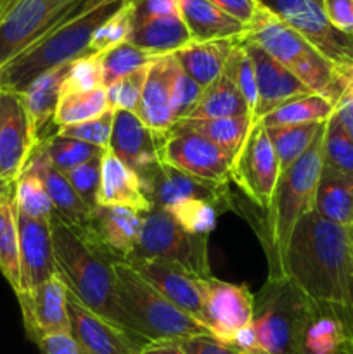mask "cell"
<instances>
[{
  "label": "cell",
  "mask_w": 353,
  "mask_h": 354,
  "mask_svg": "<svg viewBox=\"0 0 353 354\" xmlns=\"http://www.w3.org/2000/svg\"><path fill=\"white\" fill-rule=\"evenodd\" d=\"M40 354H87L85 349L71 334H57L37 342Z\"/></svg>",
  "instance_id": "cell-54"
},
{
  "label": "cell",
  "mask_w": 353,
  "mask_h": 354,
  "mask_svg": "<svg viewBox=\"0 0 353 354\" xmlns=\"http://www.w3.org/2000/svg\"><path fill=\"white\" fill-rule=\"evenodd\" d=\"M100 158L92 159V161L85 162V165L64 173L66 178L71 183V187L78 194L80 199L92 211L99 206L97 204V196H99L100 189Z\"/></svg>",
  "instance_id": "cell-49"
},
{
  "label": "cell",
  "mask_w": 353,
  "mask_h": 354,
  "mask_svg": "<svg viewBox=\"0 0 353 354\" xmlns=\"http://www.w3.org/2000/svg\"><path fill=\"white\" fill-rule=\"evenodd\" d=\"M83 2L85 0H3L0 10V68Z\"/></svg>",
  "instance_id": "cell-9"
},
{
  "label": "cell",
  "mask_w": 353,
  "mask_h": 354,
  "mask_svg": "<svg viewBox=\"0 0 353 354\" xmlns=\"http://www.w3.org/2000/svg\"><path fill=\"white\" fill-rule=\"evenodd\" d=\"M266 10L307 38L332 64L353 62V38L329 24L318 0H258Z\"/></svg>",
  "instance_id": "cell-12"
},
{
  "label": "cell",
  "mask_w": 353,
  "mask_h": 354,
  "mask_svg": "<svg viewBox=\"0 0 353 354\" xmlns=\"http://www.w3.org/2000/svg\"><path fill=\"white\" fill-rule=\"evenodd\" d=\"M99 55L100 68H102L104 88L116 83L123 76L130 75V73L137 71V69L144 68V66H149L154 59H158L156 55L135 47L130 41H123V44L116 45V47L109 48V50L102 52Z\"/></svg>",
  "instance_id": "cell-38"
},
{
  "label": "cell",
  "mask_w": 353,
  "mask_h": 354,
  "mask_svg": "<svg viewBox=\"0 0 353 354\" xmlns=\"http://www.w3.org/2000/svg\"><path fill=\"white\" fill-rule=\"evenodd\" d=\"M244 38L262 47L270 57L289 69L305 86L336 102L341 99L334 64L305 37L287 26L262 6L258 16L246 30Z\"/></svg>",
  "instance_id": "cell-6"
},
{
  "label": "cell",
  "mask_w": 353,
  "mask_h": 354,
  "mask_svg": "<svg viewBox=\"0 0 353 354\" xmlns=\"http://www.w3.org/2000/svg\"><path fill=\"white\" fill-rule=\"evenodd\" d=\"M348 230H350V235H352V239H353V223H352V227L348 228Z\"/></svg>",
  "instance_id": "cell-61"
},
{
  "label": "cell",
  "mask_w": 353,
  "mask_h": 354,
  "mask_svg": "<svg viewBox=\"0 0 353 354\" xmlns=\"http://www.w3.org/2000/svg\"><path fill=\"white\" fill-rule=\"evenodd\" d=\"M301 354H311V353H308V351H305V349H303V351H301Z\"/></svg>",
  "instance_id": "cell-63"
},
{
  "label": "cell",
  "mask_w": 353,
  "mask_h": 354,
  "mask_svg": "<svg viewBox=\"0 0 353 354\" xmlns=\"http://www.w3.org/2000/svg\"><path fill=\"white\" fill-rule=\"evenodd\" d=\"M314 303L287 277H269L255 296L253 330L263 354H301Z\"/></svg>",
  "instance_id": "cell-7"
},
{
  "label": "cell",
  "mask_w": 353,
  "mask_h": 354,
  "mask_svg": "<svg viewBox=\"0 0 353 354\" xmlns=\"http://www.w3.org/2000/svg\"><path fill=\"white\" fill-rule=\"evenodd\" d=\"M114 275L120 327L142 344L179 342L194 335L210 334L196 318L170 303L130 263H114Z\"/></svg>",
  "instance_id": "cell-4"
},
{
  "label": "cell",
  "mask_w": 353,
  "mask_h": 354,
  "mask_svg": "<svg viewBox=\"0 0 353 354\" xmlns=\"http://www.w3.org/2000/svg\"><path fill=\"white\" fill-rule=\"evenodd\" d=\"M14 190V183L12 182H7L6 178H2L0 176V199H3V197L7 196V194H10Z\"/></svg>",
  "instance_id": "cell-58"
},
{
  "label": "cell",
  "mask_w": 353,
  "mask_h": 354,
  "mask_svg": "<svg viewBox=\"0 0 353 354\" xmlns=\"http://www.w3.org/2000/svg\"><path fill=\"white\" fill-rule=\"evenodd\" d=\"M102 86V68H100V55L90 54L69 62L68 73L62 82L61 93L89 92Z\"/></svg>",
  "instance_id": "cell-45"
},
{
  "label": "cell",
  "mask_w": 353,
  "mask_h": 354,
  "mask_svg": "<svg viewBox=\"0 0 353 354\" xmlns=\"http://www.w3.org/2000/svg\"><path fill=\"white\" fill-rule=\"evenodd\" d=\"M173 54L154 59L145 80L144 92L135 114L138 120L159 138H165L173 128L175 120L172 113V68Z\"/></svg>",
  "instance_id": "cell-24"
},
{
  "label": "cell",
  "mask_w": 353,
  "mask_h": 354,
  "mask_svg": "<svg viewBox=\"0 0 353 354\" xmlns=\"http://www.w3.org/2000/svg\"><path fill=\"white\" fill-rule=\"evenodd\" d=\"M2 6H3V0H0V10H2Z\"/></svg>",
  "instance_id": "cell-62"
},
{
  "label": "cell",
  "mask_w": 353,
  "mask_h": 354,
  "mask_svg": "<svg viewBox=\"0 0 353 354\" xmlns=\"http://www.w3.org/2000/svg\"><path fill=\"white\" fill-rule=\"evenodd\" d=\"M334 73L341 90V99H353V62L334 64Z\"/></svg>",
  "instance_id": "cell-55"
},
{
  "label": "cell",
  "mask_w": 353,
  "mask_h": 354,
  "mask_svg": "<svg viewBox=\"0 0 353 354\" xmlns=\"http://www.w3.org/2000/svg\"><path fill=\"white\" fill-rule=\"evenodd\" d=\"M71 335L87 354H142L145 344L106 318L87 310L68 290Z\"/></svg>",
  "instance_id": "cell-18"
},
{
  "label": "cell",
  "mask_w": 353,
  "mask_h": 354,
  "mask_svg": "<svg viewBox=\"0 0 353 354\" xmlns=\"http://www.w3.org/2000/svg\"><path fill=\"white\" fill-rule=\"evenodd\" d=\"M97 204L127 207L141 214H147L154 209L142 189L137 173L121 162L109 149H106L100 158V189Z\"/></svg>",
  "instance_id": "cell-25"
},
{
  "label": "cell",
  "mask_w": 353,
  "mask_h": 354,
  "mask_svg": "<svg viewBox=\"0 0 353 354\" xmlns=\"http://www.w3.org/2000/svg\"><path fill=\"white\" fill-rule=\"evenodd\" d=\"M314 211L325 220L350 228L353 223V175L325 166L315 192Z\"/></svg>",
  "instance_id": "cell-29"
},
{
  "label": "cell",
  "mask_w": 353,
  "mask_h": 354,
  "mask_svg": "<svg viewBox=\"0 0 353 354\" xmlns=\"http://www.w3.org/2000/svg\"><path fill=\"white\" fill-rule=\"evenodd\" d=\"M145 196L156 209H168L180 201H210L227 207V185L199 180L175 168L161 165L142 183Z\"/></svg>",
  "instance_id": "cell-21"
},
{
  "label": "cell",
  "mask_w": 353,
  "mask_h": 354,
  "mask_svg": "<svg viewBox=\"0 0 353 354\" xmlns=\"http://www.w3.org/2000/svg\"><path fill=\"white\" fill-rule=\"evenodd\" d=\"M23 171H31L44 182L48 197L54 204V213L78 230H85L92 220V209L83 203L68 182L66 175L51 162L40 144L33 149Z\"/></svg>",
  "instance_id": "cell-23"
},
{
  "label": "cell",
  "mask_w": 353,
  "mask_h": 354,
  "mask_svg": "<svg viewBox=\"0 0 353 354\" xmlns=\"http://www.w3.org/2000/svg\"><path fill=\"white\" fill-rule=\"evenodd\" d=\"M221 206L210 201H180L173 204L166 213L172 214L173 220L185 232L194 235H210L217 227V216Z\"/></svg>",
  "instance_id": "cell-40"
},
{
  "label": "cell",
  "mask_w": 353,
  "mask_h": 354,
  "mask_svg": "<svg viewBox=\"0 0 353 354\" xmlns=\"http://www.w3.org/2000/svg\"><path fill=\"white\" fill-rule=\"evenodd\" d=\"M203 86L197 85L175 59L172 68V113L175 123L185 120L192 113L203 95Z\"/></svg>",
  "instance_id": "cell-47"
},
{
  "label": "cell",
  "mask_w": 353,
  "mask_h": 354,
  "mask_svg": "<svg viewBox=\"0 0 353 354\" xmlns=\"http://www.w3.org/2000/svg\"><path fill=\"white\" fill-rule=\"evenodd\" d=\"M322 10L334 30L353 38V0H322Z\"/></svg>",
  "instance_id": "cell-50"
},
{
  "label": "cell",
  "mask_w": 353,
  "mask_h": 354,
  "mask_svg": "<svg viewBox=\"0 0 353 354\" xmlns=\"http://www.w3.org/2000/svg\"><path fill=\"white\" fill-rule=\"evenodd\" d=\"M336 113V102L320 93H308L287 100L265 118L262 123L265 127H286V124H310L325 123Z\"/></svg>",
  "instance_id": "cell-34"
},
{
  "label": "cell",
  "mask_w": 353,
  "mask_h": 354,
  "mask_svg": "<svg viewBox=\"0 0 353 354\" xmlns=\"http://www.w3.org/2000/svg\"><path fill=\"white\" fill-rule=\"evenodd\" d=\"M336 114H338L346 133L353 140V99H339L338 106H336Z\"/></svg>",
  "instance_id": "cell-56"
},
{
  "label": "cell",
  "mask_w": 353,
  "mask_h": 354,
  "mask_svg": "<svg viewBox=\"0 0 353 354\" xmlns=\"http://www.w3.org/2000/svg\"><path fill=\"white\" fill-rule=\"evenodd\" d=\"M172 14H180L176 0H135L134 21L172 16Z\"/></svg>",
  "instance_id": "cell-53"
},
{
  "label": "cell",
  "mask_w": 353,
  "mask_h": 354,
  "mask_svg": "<svg viewBox=\"0 0 353 354\" xmlns=\"http://www.w3.org/2000/svg\"><path fill=\"white\" fill-rule=\"evenodd\" d=\"M210 2L217 6L221 12L244 24L246 30L256 19L262 9V3L258 0H210Z\"/></svg>",
  "instance_id": "cell-51"
},
{
  "label": "cell",
  "mask_w": 353,
  "mask_h": 354,
  "mask_svg": "<svg viewBox=\"0 0 353 354\" xmlns=\"http://www.w3.org/2000/svg\"><path fill=\"white\" fill-rule=\"evenodd\" d=\"M128 263L170 303L203 324V297H201L197 277L176 263L165 261V259H134Z\"/></svg>",
  "instance_id": "cell-22"
},
{
  "label": "cell",
  "mask_w": 353,
  "mask_h": 354,
  "mask_svg": "<svg viewBox=\"0 0 353 354\" xmlns=\"http://www.w3.org/2000/svg\"><path fill=\"white\" fill-rule=\"evenodd\" d=\"M224 71L234 80L239 92H241L242 99H244L246 104H248L249 114H251L253 120H255L256 104H258V90H256L255 68H253L251 59H249L248 52H246V48L242 47L241 41H239V44L235 45L234 50H232Z\"/></svg>",
  "instance_id": "cell-44"
},
{
  "label": "cell",
  "mask_w": 353,
  "mask_h": 354,
  "mask_svg": "<svg viewBox=\"0 0 353 354\" xmlns=\"http://www.w3.org/2000/svg\"><path fill=\"white\" fill-rule=\"evenodd\" d=\"M161 165L175 168L199 180L227 185L232 159L203 135L173 127L159 144Z\"/></svg>",
  "instance_id": "cell-11"
},
{
  "label": "cell",
  "mask_w": 353,
  "mask_h": 354,
  "mask_svg": "<svg viewBox=\"0 0 353 354\" xmlns=\"http://www.w3.org/2000/svg\"><path fill=\"white\" fill-rule=\"evenodd\" d=\"M144 214L127 207L97 206L92 220L82 232L92 244L106 251L114 261H130L137 248Z\"/></svg>",
  "instance_id": "cell-19"
},
{
  "label": "cell",
  "mask_w": 353,
  "mask_h": 354,
  "mask_svg": "<svg viewBox=\"0 0 353 354\" xmlns=\"http://www.w3.org/2000/svg\"><path fill=\"white\" fill-rule=\"evenodd\" d=\"M280 176L279 159L262 121H255L232 159L230 182H234L253 203L269 211Z\"/></svg>",
  "instance_id": "cell-10"
},
{
  "label": "cell",
  "mask_w": 353,
  "mask_h": 354,
  "mask_svg": "<svg viewBox=\"0 0 353 354\" xmlns=\"http://www.w3.org/2000/svg\"><path fill=\"white\" fill-rule=\"evenodd\" d=\"M142 354H185L179 342H154V344H147L142 349Z\"/></svg>",
  "instance_id": "cell-57"
},
{
  "label": "cell",
  "mask_w": 353,
  "mask_h": 354,
  "mask_svg": "<svg viewBox=\"0 0 353 354\" xmlns=\"http://www.w3.org/2000/svg\"><path fill=\"white\" fill-rule=\"evenodd\" d=\"M346 341L352 339L341 315L332 308L314 303V311L303 339L305 351L311 354H338Z\"/></svg>",
  "instance_id": "cell-32"
},
{
  "label": "cell",
  "mask_w": 353,
  "mask_h": 354,
  "mask_svg": "<svg viewBox=\"0 0 353 354\" xmlns=\"http://www.w3.org/2000/svg\"><path fill=\"white\" fill-rule=\"evenodd\" d=\"M325 123L322 124L308 151L289 169L280 173L277 182L272 204L266 211L270 277L280 275V266L294 227L305 214L314 211L315 192L324 168Z\"/></svg>",
  "instance_id": "cell-5"
},
{
  "label": "cell",
  "mask_w": 353,
  "mask_h": 354,
  "mask_svg": "<svg viewBox=\"0 0 353 354\" xmlns=\"http://www.w3.org/2000/svg\"><path fill=\"white\" fill-rule=\"evenodd\" d=\"M113 121H114V109L106 111L102 116L96 120L85 121L80 124H71V127H61L55 130V133L61 137L75 138V140L85 142V144L96 145V147L109 149L111 133H113Z\"/></svg>",
  "instance_id": "cell-48"
},
{
  "label": "cell",
  "mask_w": 353,
  "mask_h": 354,
  "mask_svg": "<svg viewBox=\"0 0 353 354\" xmlns=\"http://www.w3.org/2000/svg\"><path fill=\"white\" fill-rule=\"evenodd\" d=\"M128 2L130 0H85L0 68V90L21 93L38 76L90 55L89 45L97 28Z\"/></svg>",
  "instance_id": "cell-2"
},
{
  "label": "cell",
  "mask_w": 353,
  "mask_h": 354,
  "mask_svg": "<svg viewBox=\"0 0 353 354\" xmlns=\"http://www.w3.org/2000/svg\"><path fill=\"white\" fill-rule=\"evenodd\" d=\"M51 227L55 275L87 310L120 327L114 275L118 261L55 213Z\"/></svg>",
  "instance_id": "cell-3"
},
{
  "label": "cell",
  "mask_w": 353,
  "mask_h": 354,
  "mask_svg": "<svg viewBox=\"0 0 353 354\" xmlns=\"http://www.w3.org/2000/svg\"><path fill=\"white\" fill-rule=\"evenodd\" d=\"M151 64L144 66V68L123 76V78L118 80L116 83L107 86V100H109L111 109L128 111V113H135V111H137L142 92H144L145 80H147L149 69H151Z\"/></svg>",
  "instance_id": "cell-46"
},
{
  "label": "cell",
  "mask_w": 353,
  "mask_h": 354,
  "mask_svg": "<svg viewBox=\"0 0 353 354\" xmlns=\"http://www.w3.org/2000/svg\"><path fill=\"white\" fill-rule=\"evenodd\" d=\"M324 165L353 175V140L336 113L325 123Z\"/></svg>",
  "instance_id": "cell-43"
},
{
  "label": "cell",
  "mask_w": 353,
  "mask_h": 354,
  "mask_svg": "<svg viewBox=\"0 0 353 354\" xmlns=\"http://www.w3.org/2000/svg\"><path fill=\"white\" fill-rule=\"evenodd\" d=\"M0 273L10 289L21 292L19 232H17V206L14 190L0 199Z\"/></svg>",
  "instance_id": "cell-33"
},
{
  "label": "cell",
  "mask_w": 353,
  "mask_h": 354,
  "mask_svg": "<svg viewBox=\"0 0 353 354\" xmlns=\"http://www.w3.org/2000/svg\"><path fill=\"white\" fill-rule=\"evenodd\" d=\"M338 354H353V341H346Z\"/></svg>",
  "instance_id": "cell-59"
},
{
  "label": "cell",
  "mask_w": 353,
  "mask_h": 354,
  "mask_svg": "<svg viewBox=\"0 0 353 354\" xmlns=\"http://www.w3.org/2000/svg\"><path fill=\"white\" fill-rule=\"evenodd\" d=\"M134 12H135V0H130L127 6L121 7L118 12L107 21H104L90 40L89 52L90 54H102L116 45L128 41V37L134 28Z\"/></svg>",
  "instance_id": "cell-42"
},
{
  "label": "cell",
  "mask_w": 353,
  "mask_h": 354,
  "mask_svg": "<svg viewBox=\"0 0 353 354\" xmlns=\"http://www.w3.org/2000/svg\"><path fill=\"white\" fill-rule=\"evenodd\" d=\"M179 346L185 351V354H235L234 348L224 344L210 334L182 339V341H179Z\"/></svg>",
  "instance_id": "cell-52"
},
{
  "label": "cell",
  "mask_w": 353,
  "mask_h": 354,
  "mask_svg": "<svg viewBox=\"0 0 353 354\" xmlns=\"http://www.w3.org/2000/svg\"><path fill=\"white\" fill-rule=\"evenodd\" d=\"M68 68L69 64L59 66V68L38 76L35 82H31L26 86L24 92H21L28 120H30L31 133H33L37 145L52 135L51 128L54 127V116L55 111H57L59 97H61V86Z\"/></svg>",
  "instance_id": "cell-26"
},
{
  "label": "cell",
  "mask_w": 353,
  "mask_h": 354,
  "mask_svg": "<svg viewBox=\"0 0 353 354\" xmlns=\"http://www.w3.org/2000/svg\"><path fill=\"white\" fill-rule=\"evenodd\" d=\"M255 123L253 116L235 118H221V120H206V121H179L173 127L183 128V130L194 131V133L203 135L210 142H213L217 147H220L230 159L237 154L248 135L249 128Z\"/></svg>",
  "instance_id": "cell-35"
},
{
  "label": "cell",
  "mask_w": 353,
  "mask_h": 354,
  "mask_svg": "<svg viewBox=\"0 0 353 354\" xmlns=\"http://www.w3.org/2000/svg\"><path fill=\"white\" fill-rule=\"evenodd\" d=\"M239 40L192 41L187 47L176 50L175 59L183 71L203 88L213 83L224 73L225 64Z\"/></svg>",
  "instance_id": "cell-30"
},
{
  "label": "cell",
  "mask_w": 353,
  "mask_h": 354,
  "mask_svg": "<svg viewBox=\"0 0 353 354\" xmlns=\"http://www.w3.org/2000/svg\"><path fill=\"white\" fill-rule=\"evenodd\" d=\"M318 2H320V3H322V0H318Z\"/></svg>",
  "instance_id": "cell-64"
},
{
  "label": "cell",
  "mask_w": 353,
  "mask_h": 354,
  "mask_svg": "<svg viewBox=\"0 0 353 354\" xmlns=\"http://www.w3.org/2000/svg\"><path fill=\"white\" fill-rule=\"evenodd\" d=\"M163 138L152 133L135 113L114 111L109 151L135 171L144 183L159 166V144Z\"/></svg>",
  "instance_id": "cell-16"
},
{
  "label": "cell",
  "mask_w": 353,
  "mask_h": 354,
  "mask_svg": "<svg viewBox=\"0 0 353 354\" xmlns=\"http://www.w3.org/2000/svg\"><path fill=\"white\" fill-rule=\"evenodd\" d=\"M109 109L107 90L104 86L89 90V92L61 93L54 116V127L57 130L61 127L85 123V121L102 116Z\"/></svg>",
  "instance_id": "cell-36"
},
{
  "label": "cell",
  "mask_w": 353,
  "mask_h": 354,
  "mask_svg": "<svg viewBox=\"0 0 353 354\" xmlns=\"http://www.w3.org/2000/svg\"><path fill=\"white\" fill-rule=\"evenodd\" d=\"M244 114H249L248 104L242 99L234 80L224 71L213 83H210L203 90V95H201L197 106L182 121L221 120V118L244 116Z\"/></svg>",
  "instance_id": "cell-31"
},
{
  "label": "cell",
  "mask_w": 353,
  "mask_h": 354,
  "mask_svg": "<svg viewBox=\"0 0 353 354\" xmlns=\"http://www.w3.org/2000/svg\"><path fill=\"white\" fill-rule=\"evenodd\" d=\"M40 145L44 147L45 154L48 156L52 165L62 173H68L78 166L85 165V162L92 161V159L100 158L104 152L102 149L96 147V145L85 144V142L75 140V138L61 137L55 131L44 142H40Z\"/></svg>",
  "instance_id": "cell-39"
},
{
  "label": "cell",
  "mask_w": 353,
  "mask_h": 354,
  "mask_svg": "<svg viewBox=\"0 0 353 354\" xmlns=\"http://www.w3.org/2000/svg\"><path fill=\"white\" fill-rule=\"evenodd\" d=\"M311 303L329 306L345 320L353 341V239L350 230L315 211L294 227L280 275Z\"/></svg>",
  "instance_id": "cell-1"
},
{
  "label": "cell",
  "mask_w": 353,
  "mask_h": 354,
  "mask_svg": "<svg viewBox=\"0 0 353 354\" xmlns=\"http://www.w3.org/2000/svg\"><path fill=\"white\" fill-rule=\"evenodd\" d=\"M128 41L156 57H161V55L175 54L176 50L192 44V37L182 16L172 14V16L134 21Z\"/></svg>",
  "instance_id": "cell-28"
},
{
  "label": "cell",
  "mask_w": 353,
  "mask_h": 354,
  "mask_svg": "<svg viewBox=\"0 0 353 354\" xmlns=\"http://www.w3.org/2000/svg\"><path fill=\"white\" fill-rule=\"evenodd\" d=\"M176 2L192 41L239 40L246 35L244 24L221 12L210 0H176Z\"/></svg>",
  "instance_id": "cell-27"
},
{
  "label": "cell",
  "mask_w": 353,
  "mask_h": 354,
  "mask_svg": "<svg viewBox=\"0 0 353 354\" xmlns=\"http://www.w3.org/2000/svg\"><path fill=\"white\" fill-rule=\"evenodd\" d=\"M152 258L176 263L197 279L211 277L206 235L189 234L172 214L156 207L142 218L141 235L130 261Z\"/></svg>",
  "instance_id": "cell-8"
},
{
  "label": "cell",
  "mask_w": 353,
  "mask_h": 354,
  "mask_svg": "<svg viewBox=\"0 0 353 354\" xmlns=\"http://www.w3.org/2000/svg\"><path fill=\"white\" fill-rule=\"evenodd\" d=\"M51 218H30L17 211L21 292L35 289L55 275Z\"/></svg>",
  "instance_id": "cell-20"
},
{
  "label": "cell",
  "mask_w": 353,
  "mask_h": 354,
  "mask_svg": "<svg viewBox=\"0 0 353 354\" xmlns=\"http://www.w3.org/2000/svg\"><path fill=\"white\" fill-rule=\"evenodd\" d=\"M17 211L30 218H51L54 204L48 197L44 182L35 173L23 171L14 183Z\"/></svg>",
  "instance_id": "cell-41"
},
{
  "label": "cell",
  "mask_w": 353,
  "mask_h": 354,
  "mask_svg": "<svg viewBox=\"0 0 353 354\" xmlns=\"http://www.w3.org/2000/svg\"><path fill=\"white\" fill-rule=\"evenodd\" d=\"M26 334L37 344L44 337L71 334L68 289L57 275L17 296Z\"/></svg>",
  "instance_id": "cell-14"
},
{
  "label": "cell",
  "mask_w": 353,
  "mask_h": 354,
  "mask_svg": "<svg viewBox=\"0 0 353 354\" xmlns=\"http://www.w3.org/2000/svg\"><path fill=\"white\" fill-rule=\"evenodd\" d=\"M235 354H263L262 351H256V353H244V351H235Z\"/></svg>",
  "instance_id": "cell-60"
},
{
  "label": "cell",
  "mask_w": 353,
  "mask_h": 354,
  "mask_svg": "<svg viewBox=\"0 0 353 354\" xmlns=\"http://www.w3.org/2000/svg\"><path fill=\"white\" fill-rule=\"evenodd\" d=\"M197 283L203 297V325L215 339L230 346L235 335L253 324L255 296L248 287L215 277L197 279Z\"/></svg>",
  "instance_id": "cell-13"
},
{
  "label": "cell",
  "mask_w": 353,
  "mask_h": 354,
  "mask_svg": "<svg viewBox=\"0 0 353 354\" xmlns=\"http://www.w3.org/2000/svg\"><path fill=\"white\" fill-rule=\"evenodd\" d=\"M242 47L248 52L253 62L256 76V90H258V104L255 111V121H260L275 111L277 107L286 104L287 100L296 97L314 93L308 86H305L289 69L284 68L280 62L270 57L262 47L253 44L251 40L242 37Z\"/></svg>",
  "instance_id": "cell-17"
},
{
  "label": "cell",
  "mask_w": 353,
  "mask_h": 354,
  "mask_svg": "<svg viewBox=\"0 0 353 354\" xmlns=\"http://www.w3.org/2000/svg\"><path fill=\"white\" fill-rule=\"evenodd\" d=\"M324 123L286 124V127H265L270 142L279 159L280 173L289 169L311 145Z\"/></svg>",
  "instance_id": "cell-37"
},
{
  "label": "cell",
  "mask_w": 353,
  "mask_h": 354,
  "mask_svg": "<svg viewBox=\"0 0 353 354\" xmlns=\"http://www.w3.org/2000/svg\"><path fill=\"white\" fill-rule=\"evenodd\" d=\"M35 147L23 95L0 90V176L16 183Z\"/></svg>",
  "instance_id": "cell-15"
}]
</instances>
